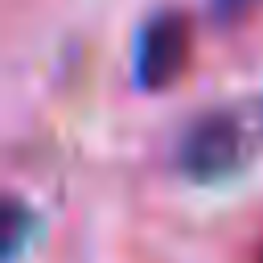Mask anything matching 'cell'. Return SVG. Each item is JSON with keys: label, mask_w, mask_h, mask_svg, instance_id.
Here are the masks:
<instances>
[{"label": "cell", "mask_w": 263, "mask_h": 263, "mask_svg": "<svg viewBox=\"0 0 263 263\" xmlns=\"http://www.w3.org/2000/svg\"><path fill=\"white\" fill-rule=\"evenodd\" d=\"M259 263H263V259H259Z\"/></svg>", "instance_id": "5b68a950"}, {"label": "cell", "mask_w": 263, "mask_h": 263, "mask_svg": "<svg viewBox=\"0 0 263 263\" xmlns=\"http://www.w3.org/2000/svg\"><path fill=\"white\" fill-rule=\"evenodd\" d=\"M29 230H33V214H29V210H25L16 197H8V205H4V234H0L4 263H12V259L21 255V247H25Z\"/></svg>", "instance_id": "3957f363"}, {"label": "cell", "mask_w": 263, "mask_h": 263, "mask_svg": "<svg viewBox=\"0 0 263 263\" xmlns=\"http://www.w3.org/2000/svg\"><path fill=\"white\" fill-rule=\"evenodd\" d=\"M259 4H263V0H210V12H214L218 25H234V21L251 16Z\"/></svg>", "instance_id": "277c9868"}, {"label": "cell", "mask_w": 263, "mask_h": 263, "mask_svg": "<svg viewBox=\"0 0 263 263\" xmlns=\"http://www.w3.org/2000/svg\"><path fill=\"white\" fill-rule=\"evenodd\" d=\"M242 156H247L242 127L226 111H210V115L193 119L177 144V164L193 181H218V177L234 173L242 164Z\"/></svg>", "instance_id": "7a4b0ae2"}, {"label": "cell", "mask_w": 263, "mask_h": 263, "mask_svg": "<svg viewBox=\"0 0 263 263\" xmlns=\"http://www.w3.org/2000/svg\"><path fill=\"white\" fill-rule=\"evenodd\" d=\"M189 58H193V25L185 12H156L140 37H136V62H132V74H136V86L140 90H164L173 86L185 70H189Z\"/></svg>", "instance_id": "6da1fadb"}]
</instances>
